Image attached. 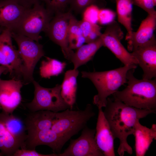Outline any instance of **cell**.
Masks as SVG:
<instances>
[{
    "label": "cell",
    "mask_w": 156,
    "mask_h": 156,
    "mask_svg": "<svg viewBox=\"0 0 156 156\" xmlns=\"http://www.w3.org/2000/svg\"><path fill=\"white\" fill-rule=\"evenodd\" d=\"M23 84L21 80L14 78L8 80L0 79V110L12 114L21 102Z\"/></svg>",
    "instance_id": "cell-14"
},
{
    "label": "cell",
    "mask_w": 156,
    "mask_h": 156,
    "mask_svg": "<svg viewBox=\"0 0 156 156\" xmlns=\"http://www.w3.org/2000/svg\"><path fill=\"white\" fill-rule=\"evenodd\" d=\"M55 113L47 110L32 112L24 121L27 133L51 129Z\"/></svg>",
    "instance_id": "cell-20"
},
{
    "label": "cell",
    "mask_w": 156,
    "mask_h": 156,
    "mask_svg": "<svg viewBox=\"0 0 156 156\" xmlns=\"http://www.w3.org/2000/svg\"><path fill=\"white\" fill-rule=\"evenodd\" d=\"M82 130L80 136L71 140L68 146L59 156H104L95 140L96 129L86 125Z\"/></svg>",
    "instance_id": "cell-12"
},
{
    "label": "cell",
    "mask_w": 156,
    "mask_h": 156,
    "mask_svg": "<svg viewBox=\"0 0 156 156\" xmlns=\"http://www.w3.org/2000/svg\"><path fill=\"white\" fill-rule=\"evenodd\" d=\"M72 14L71 11L56 13L46 32L50 39L60 47L64 57L70 61L74 53L69 47L68 40V26Z\"/></svg>",
    "instance_id": "cell-11"
},
{
    "label": "cell",
    "mask_w": 156,
    "mask_h": 156,
    "mask_svg": "<svg viewBox=\"0 0 156 156\" xmlns=\"http://www.w3.org/2000/svg\"><path fill=\"white\" fill-rule=\"evenodd\" d=\"M66 65L65 62L46 57V60L41 63L40 75L42 78L49 79L52 76H57L62 72Z\"/></svg>",
    "instance_id": "cell-25"
},
{
    "label": "cell",
    "mask_w": 156,
    "mask_h": 156,
    "mask_svg": "<svg viewBox=\"0 0 156 156\" xmlns=\"http://www.w3.org/2000/svg\"><path fill=\"white\" fill-rule=\"evenodd\" d=\"M52 14L41 2L37 3L27 10L16 27L10 31L38 42L40 34L42 31H46Z\"/></svg>",
    "instance_id": "cell-6"
},
{
    "label": "cell",
    "mask_w": 156,
    "mask_h": 156,
    "mask_svg": "<svg viewBox=\"0 0 156 156\" xmlns=\"http://www.w3.org/2000/svg\"><path fill=\"white\" fill-rule=\"evenodd\" d=\"M116 16V13L111 10L107 8L100 9L98 23L102 25H108L115 21Z\"/></svg>",
    "instance_id": "cell-29"
},
{
    "label": "cell",
    "mask_w": 156,
    "mask_h": 156,
    "mask_svg": "<svg viewBox=\"0 0 156 156\" xmlns=\"http://www.w3.org/2000/svg\"><path fill=\"white\" fill-rule=\"evenodd\" d=\"M9 73L8 68L6 67L0 65V76L3 73L6 74Z\"/></svg>",
    "instance_id": "cell-34"
},
{
    "label": "cell",
    "mask_w": 156,
    "mask_h": 156,
    "mask_svg": "<svg viewBox=\"0 0 156 156\" xmlns=\"http://www.w3.org/2000/svg\"><path fill=\"white\" fill-rule=\"evenodd\" d=\"M95 115L92 105L88 104L83 110H72L67 109L55 113L51 129L68 141L86 125Z\"/></svg>",
    "instance_id": "cell-5"
},
{
    "label": "cell",
    "mask_w": 156,
    "mask_h": 156,
    "mask_svg": "<svg viewBox=\"0 0 156 156\" xmlns=\"http://www.w3.org/2000/svg\"><path fill=\"white\" fill-rule=\"evenodd\" d=\"M124 34L117 23L114 21L108 25L100 36L103 46L108 49L124 65H137V60L121 42Z\"/></svg>",
    "instance_id": "cell-10"
},
{
    "label": "cell",
    "mask_w": 156,
    "mask_h": 156,
    "mask_svg": "<svg viewBox=\"0 0 156 156\" xmlns=\"http://www.w3.org/2000/svg\"><path fill=\"white\" fill-rule=\"evenodd\" d=\"M32 83L35 88L34 98L26 105L31 112L47 110L56 113L70 108L61 96V85L48 88L41 86L34 80Z\"/></svg>",
    "instance_id": "cell-8"
},
{
    "label": "cell",
    "mask_w": 156,
    "mask_h": 156,
    "mask_svg": "<svg viewBox=\"0 0 156 156\" xmlns=\"http://www.w3.org/2000/svg\"><path fill=\"white\" fill-rule=\"evenodd\" d=\"M103 112L115 139L118 138L120 144L117 152L120 156L126 152L131 155V147L127 141L128 137L133 134L136 122L156 110L138 109L114 99L109 97Z\"/></svg>",
    "instance_id": "cell-1"
},
{
    "label": "cell",
    "mask_w": 156,
    "mask_h": 156,
    "mask_svg": "<svg viewBox=\"0 0 156 156\" xmlns=\"http://www.w3.org/2000/svg\"><path fill=\"white\" fill-rule=\"evenodd\" d=\"M67 141L51 129L37 131L27 133L25 148L35 150L38 146L45 145L58 153Z\"/></svg>",
    "instance_id": "cell-15"
},
{
    "label": "cell",
    "mask_w": 156,
    "mask_h": 156,
    "mask_svg": "<svg viewBox=\"0 0 156 156\" xmlns=\"http://www.w3.org/2000/svg\"><path fill=\"white\" fill-rule=\"evenodd\" d=\"M1 154L0 153V156H1Z\"/></svg>",
    "instance_id": "cell-36"
},
{
    "label": "cell",
    "mask_w": 156,
    "mask_h": 156,
    "mask_svg": "<svg viewBox=\"0 0 156 156\" xmlns=\"http://www.w3.org/2000/svg\"><path fill=\"white\" fill-rule=\"evenodd\" d=\"M135 69L128 71L127 86L123 90L114 93L113 99L138 109L156 110V78L138 79L133 75Z\"/></svg>",
    "instance_id": "cell-2"
},
{
    "label": "cell",
    "mask_w": 156,
    "mask_h": 156,
    "mask_svg": "<svg viewBox=\"0 0 156 156\" xmlns=\"http://www.w3.org/2000/svg\"><path fill=\"white\" fill-rule=\"evenodd\" d=\"M79 24L86 43L95 41L102 35L101 27L97 24L92 23L82 19L79 21Z\"/></svg>",
    "instance_id": "cell-26"
},
{
    "label": "cell",
    "mask_w": 156,
    "mask_h": 156,
    "mask_svg": "<svg viewBox=\"0 0 156 156\" xmlns=\"http://www.w3.org/2000/svg\"><path fill=\"white\" fill-rule=\"evenodd\" d=\"M4 29L5 28L3 27H0V35Z\"/></svg>",
    "instance_id": "cell-35"
},
{
    "label": "cell",
    "mask_w": 156,
    "mask_h": 156,
    "mask_svg": "<svg viewBox=\"0 0 156 156\" xmlns=\"http://www.w3.org/2000/svg\"><path fill=\"white\" fill-rule=\"evenodd\" d=\"M79 72L73 69L67 71L65 74L63 81L61 85V94L66 103L72 109L75 103L77 90V79Z\"/></svg>",
    "instance_id": "cell-22"
},
{
    "label": "cell",
    "mask_w": 156,
    "mask_h": 156,
    "mask_svg": "<svg viewBox=\"0 0 156 156\" xmlns=\"http://www.w3.org/2000/svg\"><path fill=\"white\" fill-rule=\"evenodd\" d=\"M70 0H41L46 8L52 14L62 12L69 4Z\"/></svg>",
    "instance_id": "cell-27"
},
{
    "label": "cell",
    "mask_w": 156,
    "mask_h": 156,
    "mask_svg": "<svg viewBox=\"0 0 156 156\" xmlns=\"http://www.w3.org/2000/svg\"><path fill=\"white\" fill-rule=\"evenodd\" d=\"M28 9L16 0H0V27L14 30Z\"/></svg>",
    "instance_id": "cell-17"
},
{
    "label": "cell",
    "mask_w": 156,
    "mask_h": 156,
    "mask_svg": "<svg viewBox=\"0 0 156 156\" xmlns=\"http://www.w3.org/2000/svg\"><path fill=\"white\" fill-rule=\"evenodd\" d=\"M118 22L127 32L125 38L129 37L133 31L132 27L133 4L132 0H116Z\"/></svg>",
    "instance_id": "cell-23"
},
{
    "label": "cell",
    "mask_w": 156,
    "mask_h": 156,
    "mask_svg": "<svg viewBox=\"0 0 156 156\" xmlns=\"http://www.w3.org/2000/svg\"><path fill=\"white\" fill-rule=\"evenodd\" d=\"M24 121L3 112L0 113V150L1 155L13 156L20 148H25L27 134Z\"/></svg>",
    "instance_id": "cell-4"
},
{
    "label": "cell",
    "mask_w": 156,
    "mask_h": 156,
    "mask_svg": "<svg viewBox=\"0 0 156 156\" xmlns=\"http://www.w3.org/2000/svg\"><path fill=\"white\" fill-rule=\"evenodd\" d=\"M103 46L101 37L92 42L83 45L77 49L70 60L73 63L74 69L86 64L92 59L97 51Z\"/></svg>",
    "instance_id": "cell-21"
},
{
    "label": "cell",
    "mask_w": 156,
    "mask_h": 156,
    "mask_svg": "<svg viewBox=\"0 0 156 156\" xmlns=\"http://www.w3.org/2000/svg\"><path fill=\"white\" fill-rule=\"evenodd\" d=\"M156 26V13L148 14L143 20L136 31H133L125 40L128 41V49L132 51L149 41L153 37Z\"/></svg>",
    "instance_id": "cell-18"
},
{
    "label": "cell",
    "mask_w": 156,
    "mask_h": 156,
    "mask_svg": "<svg viewBox=\"0 0 156 156\" xmlns=\"http://www.w3.org/2000/svg\"><path fill=\"white\" fill-rule=\"evenodd\" d=\"M135 137V149L136 156H144L154 139H156V125L149 128L142 125L138 120L133 133Z\"/></svg>",
    "instance_id": "cell-19"
},
{
    "label": "cell",
    "mask_w": 156,
    "mask_h": 156,
    "mask_svg": "<svg viewBox=\"0 0 156 156\" xmlns=\"http://www.w3.org/2000/svg\"><path fill=\"white\" fill-rule=\"evenodd\" d=\"M133 3L146 11L148 14L156 13L154 7L156 5V0H132Z\"/></svg>",
    "instance_id": "cell-30"
},
{
    "label": "cell",
    "mask_w": 156,
    "mask_h": 156,
    "mask_svg": "<svg viewBox=\"0 0 156 156\" xmlns=\"http://www.w3.org/2000/svg\"><path fill=\"white\" fill-rule=\"evenodd\" d=\"M12 38L10 30L4 29L0 35V65L8 68L13 78L21 80L23 74V62L18 50L13 45Z\"/></svg>",
    "instance_id": "cell-9"
},
{
    "label": "cell",
    "mask_w": 156,
    "mask_h": 156,
    "mask_svg": "<svg viewBox=\"0 0 156 156\" xmlns=\"http://www.w3.org/2000/svg\"><path fill=\"white\" fill-rule=\"evenodd\" d=\"M131 53L143 70L142 79H151L156 77V40L155 35L143 45Z\"/></svg>",
    "instance_id": "cell-13"
},
{
    "label": "cell",
    "mask_w": 156,
    "mask_h": 156,
    "mask_svg": "<svg viewBox=\"0 0 156 156\" xmlns=\"http://www.w3.org/2000/svg\"><path fill=\"white\" fill-rule=\"evenodd\" d=\"M13 156H59L58 153H53L50 154H44L39 153L35 150L21 148L14 153Z\"/></svg>",
    "instance_id": "cell-32"
},
{
    "label": "cell",
    "mask_w": 156,
    "mask_h": 156,
    "mask_svg": "<svg viewBox=\"0 0 156 156\" xmlns=\"http://www.w3.org/2000/svg\"><path fill=\"white\" fill-rule=\"evenodd\" d=\"M20 4L27 8H31L35 4L41 2V0H16Z\"/></svg>",
    "instance_id": "cell-33"
},
{
    "label": "cell",
    "mask_w": 156,
    "mask_h": 156,
    "mask_svg": "<svg viewBox=\"0 0 156 156\" xmlns=\"http://www.w3.org/2000/svg\"><path fill=\"white\" fill-rule=\"evenodd\" d=\"M95 135L96 144L104 156H115V139L102 108H98Z\"/></svg>",
    "instance_id": "cell-16"
},
{
    "label": "cell",
    "mask_w": 156,
    "mask_h": 156,
    "mask_svg": "<svg viewBox=\"0 0 156 156\" xmlns=\"http://www.w3.org/2000/svg\"><path fill=\"white\" fill-rule=\"evenodd\" d=\"M100 8L94 4L85 8L83 11L82 20L94 24H97Z\"/></svg>",
    "instance_id": "cell-28"
},
{
    "label": "cell",
    "mask_w": 156,
    "mask_h": 156,
    "mask_svg": "<svg viewBox=\"0 0 156 156\" xmlns=\"http://www.w3.org/2000/svg\"><path fill=\"white\" fill-rule=\"evenodd\" d=\"M12 38L17 44L24 68L23 83L32 82L35 67L44 52L43 46L36 42L21 34L10 31Z\"/></svg>",
    "instance_id": "cell-7"
},
{
    "label": "cell",
    "mask_w": 156,
    "mask_h": 156,
    "mask_svg": "<svg viewBox=\"0 0 156 156\" xmlns=\"http://www.w3.org/2000/svg\"><path fill=\"white\" fill-rule=\"evenodd\" d=\"M137 65H124L114 69L101 72H81L82 77L90 79L96 87L98 93L93 98V103L98 108L105 107L107 99L127 83L128 71L135 69Z\"/></svg>",
    "instance_id": "cell-3"
},
{
    "label": "cell",
    "mask_w": 156,
    "mask_h": 156,
    "mask_svg": "<svg viewBox=\"0 0 156 156\" xmlns=\"http://www.w3.org/2000/svg\"><path fill=\"white\" fill-rule=\"evenodd\" d=\"M68 40L70 48L72 50L77 49L84 43L85 38L79 24V21L72 14L68 31Z\"/></svg>",
    "instance_id": "cell-24"
},
{
    "label": "cell",
    "mask_w": 156,
    "mask_h": 156,
    "mask_svg": "<svg viewBox=\"0 0 156 156\" xmlns=\"http://www.w3.org/2000/svg\"><path fill=\"white\" fill-rule=\"evenodd\" d=\"M96 0H70L71 8L77 12H83L89 5L94 4Z\"/></svg>",
    "instance_id": "cell-31"
}]
</instances>
